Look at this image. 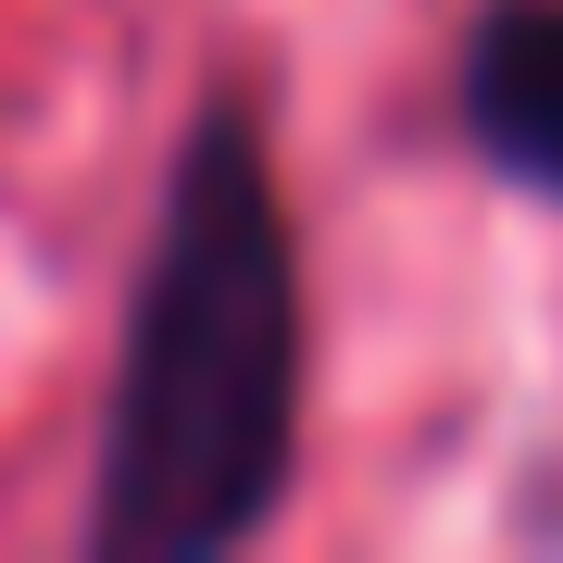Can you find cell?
<instances>
[{
    "instance_id": "1",
    "label": "cell",
    "mask_w": 563,
    "mask_h": 563,
    "mask_svg": "<svg viewBox=\"0 0 563 563\" xmlns=\"http://www.w3.org/2000/svg\"><path fill=\"white\" fill-rule=\"evenodd\" d=\"M288 463H301V263H288V201L251 101L213 88L139 239L101 463H88V551H239L276 526Z\"/></svg>"
},
{
    "instance_id": "2",
    "label": "cell",
    "mask_w": 563,
    "mask_h": 563,
    "mask_svg": "<svg viewBox=\"0 0 563 563\" xmlns=\"http://www.w3.org/2000/svg\"><path fill=\"white\" fill-rule=\"evenodd\" d=\"M463 139L501 163L514 188L563 201V0H488L463 25Z\"/></svg>"
}]
</instances>
